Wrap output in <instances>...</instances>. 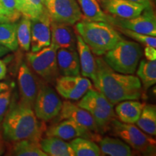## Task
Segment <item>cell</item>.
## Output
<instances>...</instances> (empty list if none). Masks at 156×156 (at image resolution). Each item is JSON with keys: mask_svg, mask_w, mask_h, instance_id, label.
I'll return each instance as SVG.
<instances>
[{"mask_svg": "<svg viewBox=\"0 0 156 156\" xmlns=\"http://www.w3.org/2000/svg\"><path fill=\"white\" fill-rule=\"evenodd\" d=\"M96 73L93 81L95 88L113 105L126 100H139L142 95V83L132 75L114 71L103 58H95Z\"/></svg>", "mask_w": 156, "mask_h": 156, "instance_id": "6da1fadb", "label": "cell"}, {"mask_svg": "<svg viewBox=\"0 0 156 156\" xmlns=\"http://www.w3.org/2000/svg\"><path fill=\"white\" fill-rule=\"evenodd\" d=\"M4 139L10 142L23 140L40 142L42 126L32 108L20 101L9 107L1 124Z\"/></svg>", "mask_w": 156, "mask_h": 156, "instance_id": "7a4b0ae2", "label": "cell"}, {"mask_svg": "<svg viewBox=\"0 0 156 156\" xmlns=\"http://www.w3.org/2000/svg\"><path fill=\"white\" fill-rule=\"evenodd\" d=\"M75 29L91 51L98 56L104 55L122 39L112 25L106 22L84 20L76 23Z\"/></svg>", "mask_w": 156, "mask_h": 156, "instance_id": "3957f363", "label": "cell"}, {"mask_svg": "<svg viewBox=\"0 0 156 156\" xmlns=\"http://www.w3.org/2000/svg\"><path fill=\"white\" fill-rule=\"evenodd\" d=\"M142 56V51L139 44L122 38L105 53L103 59L117 73L132 75L136 72Z\"/></svg>", "mask_w": 156, "mask_h": 156, "instance_id": "277c9868", "label": "cell"}, {"mask_svg": "<svg viewBox=\"0 0 156 156\" xmlns=\"http://www.w3.org/2000/svg\"><path fill=\"white\" fill-rule=\"evenodd\" d=\"M77 105L91 114L100 133L109 129L111 122L116 117L114 105L102 93L93 88L87 91Z\"/></svg>", "mask_w": 156, "mask_h": 156, "instance_id": "5b68a950", "label": "cell"}, {"mask_svg": "<svg viewBox=\"0 0 156 156\" xmlns=\"http://www.w3.org/2000/svg\"><path fill=\"white\" fill-rule=\"evenodd\" d=\"M109 129L114 136L122 139L133 149L144 153H153L155 140L132 124H126L116 119L112 120Z\"/></svg>", "mask_w": 156, "mask_h": 156, "instance_id": "8992f818", "label": "cell"}, {"mask_svg": "<svg viewBox=\"0 0 156 156\" xmlns=\"http://www.w3.org/2000/svg\"><path fill=\"white\" fill-rule=\"evenodd\" d=\"M57 50L51 44L38 51L27 54V61L31 69L47 83H55L60 75L56 59Z\"/></svg>", "mask_w": 156, "mask_h": 156, "instance_id": "52a82bcc", "label": "cell"}, {"mask_svg": "<svg viewBox=\"0 0 156 156\" xmlns=\"http://www.w3.org/2000/svg\"><path fill=\"white\" fill-rule=\"evenodd\" d=\"M62 102L55 91L46 84L39 85V89L34 103V113L37 119L48 122L59 114Z\"/></svg>", "mask_w": 156, "mask_h": 156, "instance_id": "ba28073f", "label": "cell"}, {"mask_svg": "<svg viewBox=\"0 0 156 156\" xmlns=\"http://www.w3.org/2000/svg\"><path fill=\"white\" fill-rule=\"evenodd\" d=\"M44 5L54 22L73 25L83 18L76 0H44Z\"/></svg>", "mask_w": 156, "mask_h": 156, "instance_id": "9c48e42d", "label": "cell"}, {"mask_svg": "<svg viewBox=\"0 0 156 156\" xmlns=\"http://www.w3.org/2000/svg\"><path fill=\"white\" fill-rule=\"evenodd\" d=\"M109 24L142 34L156 36V18L152 5L146 7L141 14L134 18L122 19L110 15Z\"/></svg>", "mask_w": 156, "mask_h": 156, "instance_id": "30bf717a", "label": "cell"}, {"mask_svg": "<svg viewBox=\"0 0 156 156\" xmlns=\"http://www.w3.org/2000/svg\"><path fill=\"white\" fill-rule=\"evenodd\" d=\"M93 88L90 80L81 76H62L56 80V90L57 93L67 100L77 101Z\"/></svg>", "mask_w": 156, "mask_h": 156, "instance_id": "8fae6325", "label": "cell"}, {"mask_svg": "<svg viewBox=\"0 0 156 156\" xmlns=\"http://www.w3.org/2000/svg\"><path fill=\"white\" fill-rule=\"evenodd\" d=\"M51 19L47 9L30 20V49L36 52L51 44Z\"/></svg>", "mask_w": 156, "mask_h": 156, "instance_id": "7c38bea8", "label": "cell"}, {"mask_svg": "<svg viewBox=\"0 0 156 156\" xmlns=\"http://www.w3.org/2000/svg\"><path fill=\"white\" fill-rule=\"evenodd\" d=\"M17 81L20 95V101L33 108L40 83L30 68L25 63H23L20 67Z\"/></svg>", "mask_w": 156, "mask_h": 156, "instance_id": "4fadbf2b", "label": "cell"}, {"mask_svg": "<svg viewBox=\"0 0 156 156\" xmlns=\"http://www.w3.org/2000/svg\"><path fill=\"white\" fill-rule=\"evenodd\" d=\"M47 136H56L64 140H73L77 137H83L90 140L99 141L100 136L95 132L85 129L73 121L64 119L57 124L51 126L46 132Z\"/></svg>", "mask_w": 156, "mask_h": 156, "instance_id": "5bb4252c", "label": "cell"}, {"mask_svg": "<svg viewBox=\"0 0 156 156\" xmlns=\"http://www.w3.org/2000/svg\"><path fill=\"white\" fill-rule=\"evenodd\" d=\"M58 115L61 119L72 120L90 132L100 133L91 114L77 104L70 101H64Z\"/></svg>", "mask_w": 156, "mask_h": 156, "instance_id": "9a60e30c", "label": "cell"}, {"mask_svg": "<svg viewBox=\"0 0 156 156\" xmlns=\"http://www.w3.org/2000/svg\"><path fill=\"white\" fill-rule=\"evenodd\" d=\"M100 2L108 14L122 19L134 18L148 7L129 0H100Z\"/></svg>", "mask_w": 156, "mask_h": 156, "instance_id": "2e32d148", "label": "cell"}, {"mask_svg": "<svg viewBox=\"0 0 156 156\" xmlns=\"http://www.w3.org/2000/svg\"><path fill=\"white\" fill-rule=\"evenodd\" d=\"M77 38L73 29L69 25L51 22V44L58 48L77 49Z\"/></svg>", "mask_w": 156, "mask_h": 156, "instance_id": "e0dca14e", "label": "cell"}, {"mask_svg": "<svg viewBox=\"0 0 156 156\" xmlns=\"http://www.w3.org/2000/svg\"><path fill=\"white\" fill-rule=\"evenodd\" d=\"M58 72L62 76H78L80 73V64L76 50L58 48L56 51Z\"/></svg>", "mask_w": 156, "mask_h": 156, "instance_id": "ac0fdd59", "label": "cell"}, {"mask_svg": "<svg viewBox=\"0 0 156 156\" xmlns=\"http://www.w3.org/2000/svg\"><path fill=\"white\" fill-rule=\"evenodd\" d=\"M77 49L79 56L82 75L94 80L96 73L97 64L89 46L85 44L80 35H76Z\"/></svg>", "mask_w": 156, "mask_h": 156, "instance_id": "d6986e66", "label": "cell"}, {"mask_svg": "<svg viewBox=\"0 0 156 156\" xmlns=\"http://www.w3.org/2000/svg\"><path fill=\"white\" fill-rule=\"evenodd\" d=\"M145 104L136 100H126L119 103L115 112L122 122L135 124L141 114Z\"/></svg>", "mask_w": 156, "mask_h": 156, "instance_id": "ffe728a7", "label": "cell"}, {"mask_svg": "<svg viewBox=\"0 0 156 156\" xmlns=\"http://www.w3.org/2000/svg\"><path fill=\"white\" fill-rule=\"evenodd\" d=\"M39 145L41 150L50 156H75L69 143L56 136L41 139Z\"/></svg>", "mask_w": 156, "mask_h": 156, "instance_id": "44dd1931", "label": "cell"}, {"mask_svg": "<svg viewBox=\"0 0 156 156\" xmlns=\"http://www.w3.org/2000/svg\"><path fill=\"white\" fill-rule=\"evenodd\" d=\"M98 142L101 155H103L130 156L133 155L131 147L117 138L106 136L101 139Z\"/></svg>", "mask_w": 156, "mask_h": 156, "instance_id": "7402d4cb", "label": "cell"}, {"mask_svg": "<svg viewBox=\"0 0 156 156\" xmlns=\"http://www.w3.org/2000/svg\"><path fill=\"white\" fill-rule=\"evenodd\" d=\"M84 14V20L94 22L109 23L110 15H106L101 9L97 0H77Z\"/></svg>", "mask_w": 156, "mask_h": 156, "instance_id": "603a6c76", "label": "cell"}, {"mask_svg": "<svg viewBox=\"0 0 156 156\" xmlns=\"http://www.w3.org/2000/svg\"><path fill=\"white\" fill-rule=\"evenodd\" d=\"M142 132L155 136L156 134V108L152 104L145 105L141 114L135 123Z\"/></svg>", "mask_w": 156, "mask_h": 156, "instance_id": "cb8c5ba5", "label": "cell"}, {"mask_svg": "<svg viewBox=\"0 0 156 156\" xmlns=\"http://www.w3.org/2000/svg\"><path fill=\"white\" fill-rule=\"evenodd\" d=\"M12 155L17 156H48L42 151L39 142L32 140H23L12 142Z\"/></svg>", "mask_w": 156, "mask_h": 156, "instance_id": "d4e9b609", "label": "cell"}, {"mask_svg": "<svg viewBox=\"0 0 156 156\" xmlns=\"http://www.w3.org/2000/svg\"><path fill=\"white\" fill-rule=\"evenodd\" d=\"M138 69L136 70V75L139 77L140 82L143 85L145 90H147L149 87L156 83V61H147L142 59L140 61Z\"/></svg>", "mask_w": 156, "mask_h": 156, "instance_id": "484cf974", "label": "cell"}, {"mask_svg": "<svg viewBox=\"0 0 156 156\" xmlns=\"http://www.w3.org/2000/svg\"><path fill=\"white\" fill-rule=\"evenodd\" d=\"M17 28V24L15 22L0 23V45L12 51L18 48Z\"/></svg>", "mask_w": 156, "mask_h": 156, "instance_id": "4316f807", "label": "cell"}, {"mask_svg": "<svg viewBox=\"0 0 156 156\" xmlns=\"http://www.w3.org/2000/svg\"><path fill=\"white\" fill-rule=\"evenodd\" d=\"M75 156H100L101 153L99 146L93 140L83 137L75 138L69 142Z\"/></svg>", "mask_w": 156, "mask_h": 156, "instance_id": "83f0119b", "label": "cell"}, {"mask_svg": "<svg viewBox=\"0 0 156 156\" xmlns=\"http://www.w3.org/2000/svg\"><path fill=\"white\" fill-rule=\"evenodd\" d=\"M30 19L23 16L17 28V39L20 46L23 51L30 49Z\"/></svg>", "mask_w": 156, "mask_h": 156, "instance_id": "f1b7e54d", "label": "cell"}, {"mask_svg": "<svg viewBox=\"0 0 156 156\" xmlns=\"http://www.w3.org/2000/svg\"><path fill=\"white\" fill-rule=\"evenodd\" d=\"M0 7L7 22L15 23L22 16L17 9L15 0H0Z\"/></svg>", "mask_w": 156, "mask_h": 156, "instance_id": "f546056e", "label": "cell"}, {"mask_svg": "<svg viewBox=\"0 0 156 156\" xmlns=\"http://www.w3.org/2000/svg\"><path fill=\"white\" fill-rule=\"evenodd\" d=\"M119 30L122 32V34L126 35V36L129 37L134 40L136 41L137 42L140 43L142 45L145 46H153L154 48H156V38L155 36H148V35H145L140 34V33L134 32L131 30L128 29L119 28Z\"/></svg>", "mask_w": 156, "mask_h": 156, "instance_id": "4dcf8cb0", "label": "cell"}, {"mask_svg": "<svg viewBox=\"0 0 156 156\" xmlns=\"http://www.w3.org/2000/svg\"><path fill=\"white\" fill-rule=\"evenodd\" d=\"M45 8L44 0H28L25 12L23 16L30 20L35 18L41 14Z\"/></svg>", "mask_w": 156, "mask_h": 156, "instance_id": "1f68e13d", "label": "cell"}, {"mask_svg": "<svg viewBox=\"0 0 156 156\" xmlns=\"http://www.w3.org/2000/svg\"><path fill=\"white\" fill-rule=\"evenodd\" d=\"M11 90L8 89L0 93V126L8 111L11 101Z\"/></svg>", "mask_w": 156, "mask_h": 156, "instance_id": "d6a6232c", "label": "cell"}, {"mask_svg": "<svg viewBox=\"0 0 156 156\" xmlns=\"http://www.w3.org/2000/svg\"><path fill=\"white\" fill-rule=\"evenodd\" d=\"M144 54L146 58L149 61L156 60V49L153 46H145Z\"/></svg>", "mask_w": 156, "mask_h": 156, "instance_id": "836d02e7", "label": "cell"}, {"mask_svg": "<svg viewBox=\"0 0 156 156\" xmlns=\"http://www.w3.org/2000/svg\"><path fill=\"white\" fill-rule=\"evenodd\" d=\"M15 2H16L17 9L20 12L21 14H22V15H24L25 9H26L28 0H15Z\"/></svg>", "mask_w": 156, "mask_h": 156, "instance_id": "e575fe53", "label": "cell"}, {"mask_svg": "<svg viewBox=\"0 0 156 156\" xmlns=\"http://www.w3.org/2000/svg\"><path fill=\"white\" fill-rule=\"evenodd\" d=\"M7 73V67L2 60H0V80L3 79Z\"/></svg>", "mask_w": 156, "mask_h": 156, "instance_id": "d590c367", "label": "cell"}, {"mask_svg": "<svg viewBox=\"0 0 156 156\" xmlns=\"http://www.w3.org/2000/svg\"><path fill=\"white\" fill-rule=\"evenodd\" d=\"M5 141H4V137L0 133V155H3L5 152Z\"/></svg>", "mask_w": 156, "mask_h": 156, "instance_id": "8d00e7d4", "label": "cell"}, {"mask_svg": "<svg viewBox=\"0 0 156 156\" xmlns=\"http://www.w3.org/2000/svg\"><path fill=\"white\" fill-rule=\"evenodd\" d=\"M129 1L139 3V4H142V5H145L147 6L151 5L152 1L153 0H129Z\"/></svg>", "mask_w": 156, "mask_h": 156, "instance_id": "74e56055", "label": "cell"}, {"mask_svg": "<svg viewBox=\"0 0 156 156\" xmlns=\"http://www.w3.org/2000/svg\"><path fill=\"white\" fill-rule=\"evenodd\" d=\"M9 51H9L8 48H7L6 47H5V46L0 45V57L6 55V54H8Z\"/></svg>", "mask_w": 156, "mask_h": 156, "instance_id": "f35d334b", "label": "cell"}, {"mask_svg": "<svg viewBox=\"0 0 156 156\" xmlns=\"http://www.w3.org/2000/svg\"><path fill=\"white\" fill-rule=\"evenodd\" d=\"M8 89H9L8 84L6 83H0V93L3 92V91L7 90Z\"/></svg>", "mask_w": 156, "mask_h": 156, "instance_id": "ab89813d", "label": "cell"}, {"mask_svg": "<svg viewBox=\"0 0 156 156\" xmlns=\"http://www.w3.org/2000/svg\"><path fill=\"white\" fill-rule=\"evenodd\" d=\"M5 22H7V20L4 16V14L2 12V10L1 7H0V23H5Z\"/></svg>", "mask_w": 156, "mask_h": 156, "instance_id": "60d3db41", "label": "cell"}]
</instances>
